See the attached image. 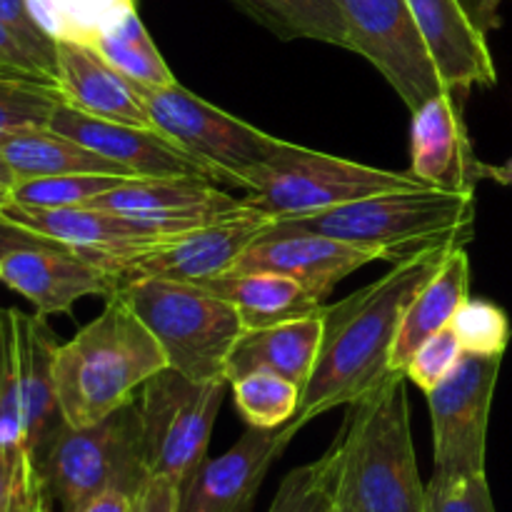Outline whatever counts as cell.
I'll return each instance as SVG.
<instances>
[{"mask_svg":"<svg viewBox=\"0 0 512 512\" xmlns=\"http://www.w3.org/2000/svg\"><path fill=\"white\" fill-rule=\"evenodd\" d=\"M450 250H425L393 263L373 283L323 308V340L300 393V428L338 405H353L393 373V348L410 300L433 278Z\"/></svg>","mask_w":512,"mask_h":512,"instance_id":"cell-1","label":"cell"},{"mask_svg":"<svg viewBox=\"0 0 512 512\" xmlns=\"http://www.w3.org/2000/svg\"><path fill=\"white\" fill-rule=\"evenodd\" d=\"M338 508L343 512H425L410 430L405 373L348 405L338 438Z\"/></svg>","mask_w":512,"mask_h":512,"instance_id":"cell-2","label":"cell"},{"mask_svg":"<svg viewBox=\"0 0 512 512\" xmlns=\"http://www.w3.org/2000/svg\"><path fill=\"white\" fill-rule=\"evenodd\" d=\"M165 368L158 340L118 293L110 295L103 313L55 355L60 415L73 428L98 423L135 400L145 380Z\"/></svg>","mask_w":512,"mask_h":512,"instance_id":"cell-3","label":"cell"},{"mask_svg":"<svg viewBox=\"0 0 512 512\" xmlns=\"http://www.w3.org/2000/svg\"><path fill=\"white\" fill-rule=\"evenodd\" d=\"M273 225L328 235L398 263L425 250L465 248L475 233V190H393Z\"/></svg>","mask_w":512,"mask_h":512,"instance_id":"cell-4","label":"cell"},{"mask_svg":"<svg viewBox=\"0 0 512 512\" xmlns=\"http://www.w3.org/2000/svg\"><path fill=\"white\" fill-rule=\"evenodd\" d=\"M33 460L50 505H58L60 512H75L110 490L138 500L153 478L145 460L138 400L93 425L63 423Z\"/></svg>","mask_w":512,"mask_h":512,"instance_id":"cell-5","label":"cell"},{"mask_svg":"<svg viewBox=\"0 0 512 512\" xmlns=\"http://www.w3.org/2000/svg\"><path fill=\"white\" fill-rule=\"evenodd\" d=\"M158 340L168 368L193 380H228L225 368L245 333L238 310L198 283L145 278L118 288Z\"/></svg>","mask_w":512,"mask_h":512,"instance_id":"cell-6","label":"cell"},{"mask_svg":"<svg viewBox=\"0 0 512 512\" xmlns=\"http://www.w3.org/2000/svg\"><path fill=\"white\" fill-rule=\"evenodd\" d=\"M408 188H423L410 170L398 173L373 168L285 140L255 175L253 188L243 195V205L273 220L305 218L370 195Z\"/></svg>","mask_w":512,"mask_h":512,"instance_id":"cell-7","label":"cell"},{"mask_svg":"<svg viewBox=\"0 0 512 512\" xmlns=\"http://www.w3.org/2000/svg\"><path fill=\"white\" fill-rule=\"evenodd\" d=\"M135 88L153 118L155 130H160L195 160L208 165L220 185L248 193L255 175L285 143L283 138H275L215 108L213 103L190 93L180 83L135 85Z\"/></svg>","mask_w":512,"mask_h":512,"instance_id":"cell-8","label":"cell"},{"mask_svg":"<svg viewBox=\"0 0 512 512\" xmlns=\"http://www.w3.org/2000/svg\"><path fill=\"white\" fill-rule=\"evenodd\" d=\"M228 380H193L165 368L138 390L140 430L150 475L183 488L208 458L210 435L223 405Z\"/></svg>","mask_w":512,"mask_h":512,"instance_id":"cell-9","label":"cell"},{"mask_svg":"<svg viewBox=\"0 0 512 512\" xmlns=\"http://www.w3.org/2000/svg\"><path fill=\"white\" fill-rule=\"evenodd\" d=\"M338 5L348 50L363 55L388 80L410 113L448 90L408 0H338Z\"/></svg>","mask_w":512,"mask_h":512,"instance_id":"cell-10","label":"cell"},{"mask_svg":"<svg viewBox=\"0 0 512 512\" xmlns=\"http://www.w3.org/2000/svg\"><path fill=\"white\" fill-rule=\"evenodd\" d=\"M503 355H463L458 368L428 395L435 473H485L488 423Z\"/></svg>","mask_w":512,"mask_h":512,"instance_id":"cell-11","label":"cell"},{"mask_svg":"<svg viewBox=\"0 0 512 512\" xmlns=\"http://www.w3.org/2000/svg\"><path fill=\"white\" fill-rule=\"evenodd\" d=\"M0 213L23 228L68 245L80 258L90 260L118 285L125 268L173 238L153 233L138 220L100 208H30L10 200Z\"/></svg>","mask_w":512,"mask_h":512,"instance_id":"cell-12","label":"cell"},{"mask_svg":"<svg viewBox=\"0 0 512 512\" xmlns=\"http://www.w3.org/2000/svg\"><path fill=\"white\" fill-rule=\"evenodd\" d=\"M273 223V218L243 205L225 218L213 220L203 228H195L148 250L143 258L123 270L118 288L145 278L180 280V283H205L210 278H218L228 273L243 250Z\"/></svg>","mask_w":512,"mask_h":512,"instance_id":"cell-13","label":"cell"},{"mask_svg":"<svg viewBox=\"0 0 512 512\" xmlns=\"http://www.w3.org/2000/svg\"><path fill=\"white\" fill-rule=\"evenodd\" d=\"M85 208L125 215L153 233L178 238L240 210L243 198L200 178H130L90 200Z\"/></svg>","mask_w":512,"mask_h":512,"instance_id":"cell-14","label":"cell"},{"mask_svg":"<svg viewBox=\"0 0 512 512\" xmlns=\"http://www.w3.org/2000/svg\"><path fill=\"white\" fill-rule=\"evenodd\" d=\"M300 430L298 423L278 430H245L233 448L218 458H205L190 475L180 488L178 512H253L265 475Z\"/></svg>","mask_w":512,"mask_h":512,"instance_id":"cell-15","label":"cell"},{"mask_svg":"<svg viewBox=\"0 0 512 512\" xmlns=\"http://www.w3.org/2000/svg\"><path fill=\"white\" fill-rule=\"evenodd\" d=\"M378 253L343 243L308 230H283L270 225L263 235L243 250L228 273H275L328 300L335 285L365 265L375 263Z\"/></svg>","mask_w":512,"mask_h":512,"instance_id":"cell-16","label":"cell"},{"mask_svg":"<svg viewBox=\"0 0 512 512\" xmlns=\"http://www.w3.org/2000/svg\"><path fill=\"white\" fill-rule=\"evenodd\" d=\"M48 128L113 160L133 178H200L218 183L208 165L178 148L160 130L95 118L68 103L55 110Z\"/></svg>","mask_w":512,"mask_h":512,"instance_id":"cell-17","label":"cell"},{"mask_svg":"<svg viewBox=\"0 0 512 512\" xmlns=\"http://www.w3.org/2000/svg\"><path fill=\"white\" fill-rule=\"evenodd\" d=\"M0 280L23 295L40 318L70 315L83 298H105L118 285L70 248H20L0 258Z\"/></svg>","mask_w":512,"mask_h":512,"instance_id":"cell-18","label":"cell"},{"mask_svg":"<svg viewBox=\"0 0 512 512\" xmlns=\"http://www.w3.org/2000/svg\"><path fill=\"white\" fill-rule=\"evenodd\" d=\"M410 173L428 188L443 190H475L483 180V163L475 158L463 105L453 90L435 95L413 113Z\"/></svg>","mask_w":512,"mask_h":512,"instance_id":"cell-19","label":"cell"},{"mask_svg":"<svg viewBox=\"0 0 512 512\" xmlns=\"http://www.w3.org/2000/svg\"><path fill=\"white\" fill-rule=\"evenodd\" d=\"M430 55L453 93L493 88L498 80L483 28L465 0H408Z\"/></svg>","mask_w":512,"mask_h":512,"instance_id":"cell-20","label":"cell"},{"mask_svg":"<svg viewBox=\"0 0 512 512\" xmlns=\"http://www.w3.org/2000/svg\"><path fill=\"white\" fill-rule=\"evenodd\" d=\"M55 80L65 103L80 113L155 130L133 80L115 70L95 45L55 40Z\"/></svg>","mask_w":512,"mask_h":512,"instance_id":"cell-21","label":"cell"},{"mask_svg":"<svg viewBox=\"0 0 512 512\" xmlns=\"http://www.w3.org/2000/svg\"><path fill=\"white\" fill-rule=\"evenodd\" d=\"M13 323L25 418V448L35 458L50 435L65 423L58 408V393H55V355L60 345L50 325L38 313L28 315L13 308Z\"/></svg>","mask_w":512,"mask_h":512,"instance_id":"cell-22","label":"cell"},{"mask_svg":"<svg viewBox=\"0 0 512 512\" xmlns=\"http://www.w3.org/2000/svg\"><path fill=\"white\" fill-rule=\"evenodd\" d=\"M323 340V313L270 328L245 330L228 358V383L248 373H273L305 388Z\"/></svg>","mask_w":512,"mask_h":512,"instance_id":"cell-23","label":"cell"},{"mask_svg":"<svg viewBox=\"0 0 512 512\" xmlns=\"http://www.w3.org/2000/svg\"><path fill=\"white\" fill-rule=\"evenodd\" d=\"M470 298V258L465 248H453L433 278L410 300L393 348V373H405L420 345L443 328H450L460 305Z\"/></svg>","mask_w":512,"mask_h":512,"instance_id":"cell-24","label":"cell"},{"mask_svg":"<svg viewBox=\"0 0 512 512\" xmlns=\"http://www.w3.org/2000/svg\"><path fill=\"white\" fill-rule=\"evenodd\" d=\"M198 285L228 300L238 310L245 330L315 318L328 305L298 280L275 273H225Z\"/></svg>","mask_w":512,"mask_h":512,"instance_id":"cell-25","label":"cell"},{"mask_svg":"<svg viewBox=\"0 0 512 512\" xmlns=\"http://www.w3.org/2000/svg\"><path fill=\"white\" fill-rule=\"evenodd\" d=\"M0 155H3L5 165L10 168L13 185L20 183V180L83 173L133 178L120 165H115L113 160L103 158V155L85 148L78 140L68 138V135L55 133L48 125L45 128L20 130V133L0 138Z\"/></svg>","mask_w":512,"mask_h":512,"instance_id":"cell-26","label":"cell"},{"mask_svg":"<svg viewBox=\"0 0 512 512\" xmlns=\"http://www.w3.org/2000/svg\"><path fill=\"white\" fill-rule=\"evenodd\" d=\"M280 40H318L348 48L338 0H230Z\"/></svg>","mask_w":512,"mask_h":512,"instance_id":"cell-27","label":"cell"},{"mask_svg":"<svg viewBox=\"0 0 512 512\" xmlns=\"http://www.w3.org/2000/svg\"><path fill=\"white\" fill-rule=\"evenodd\" d=\"M93 45L115 70H120L135 85L178 83L173 70L168 68V63L160 55L158 45L150 38L148 28L140 20L138 8L115 20Z\"/></svg>","mask_w":512,"mask_h":512,"instance_id":"cell-28","label":"cell"},{"mask_svg":"<svg viewBox=\"0 0 512 512\" xmlns=\"http://www.w3.org/2000/svg\"><path fill=\"white\" fill-rule=\"evenodd\" d=\"M28 5L50 38L88 45L135 10V0H28Z\"/></svg>","mask_w":512,"mask_h":512,"instance_id":"cell-29","label":"cell"},{"mask_svg":"<svg viewBox=\"0 0 512 512\" xmlns=\"http://www.w3.org/2000/svg\"><path fill=\"white\" fill-rule=\"evenodd\" d=\"M235 408L248 428L278 430L295 420L303 388L273 373H248L230 383Z\"/></svg>","mask_w":512,"mask_h":512,"instance_id":"cell-30","label":"cell"},{"mask_svg":"<svg viewBox=\"0 0 512 512\" xmlns=\"http://www.w3.org/2000/svg\"><path fill=\"white\" fill-rule=\"evenodd\" d=\"M63 103V90L55 83L0 73V138L45 128Z\"/></svg>","mask_w":512,"mask_h":512,"instance_id":"cell-31","label":"cell"},{"mask_svg":"<svg viewBox=\"0 0 512 512\" xmlns=\"http://www.w3.org/2000/svg\"><path fill=\"white\" fill-rule=\"evenodd\" d=\"M268 512H338V450L290 470Z\"/></svg>","mask_w":512,"mask_h":512,"instance_id":"cell-32","label":"cell"},{"mask_svg":"<svg viewBox=\"0 0 512 512\" xmlns=\"http://www.w3.org/2000/svg\"><path fill=\"white\" fill-rule=\"evenodd\" d=\"M123 175H55V178L20 180L13 185V200L30 208H85L90 200L125 183Z\"/></svg>","mask_w":512,"mask_h":512,"instance_id":"cell-33","label":"cell"},{"mask_svg":"<svg viewBox=\"0 0 512 512\" xmlns=\"http://www.w3.org/2000/svg\"><path fill=\"white\" fill-rule=\"evenodd\" d=\"M465 355H505L510 343V320L500 305L490 300L468 298L450 323Z\"/></svg>","mask_w":512,"mask_h":512,"instance_id":"cell-34","label":"cell"},{"mask_svg":"<svg viewBox=\"0 0 512 512\" xmlns=\"http://www.w3.org/2000/svg\"><path fill=\"white\" fill-rule=\"evenodd\" d=\"M0 443L10 445V448H25L13 308H0Z\"/></svg>","mask_w":512,"mask_h":512,"instance_id":"cell-35","label":"cell"},{"mask_svg":"<svg viewBox=\"0 0 512 512\" xmlns=\"http://www.w3.org/2000/svg\"><path fill=\"white\" fill-rule=\"evenodd\" d=\"M425 512H495L485 473H433L425 485Z\"/></svg>","mask_w":512,"mask_h":512,"instance_id":"cell-36","label":"cell"},{"mask_svg":"<svg viewBox=\"0 0 512 512\" xmlns=\"http://www.w3.org/2000/svg\"><path fill=\"white\" fill-rule=\"evenodd\" d=\"M463 355L465 350L460 345L458 335L453 333V328H443L433 338L425 340L418 353L410 358L408 368H405V378H408V383L418 385L423 393H430L458 368Z\"/></svg>","mask_w":512,"mask_h":512,"instance_id":"cell-37","label":"cell"},{"mask_svg":"<svg viewBox=\"0 0 512 512\" xmlns=\"http://www.w3.org/2000/svg\"><path fill=\"white\" fill-rule=\"evenodd\" d=\"M0 23L8 30H13V33L23 40L25 48L38 58V63L45 68V73L55 80V40L40 28L33 10H30L28 0H0ZM55 83H58V80H55Z\"/></svg>","mask_w":512,"mask_h":512,"instance_id":"cell-38","label":"cell"},{"mask_svg":"<svg viewBox=\"0 0 512 512\" xmlns=\"http://www.w3.org/2000/svg\"><path fill=\"white\" fill-rule=\"evenodd\" d=\"M0 68L8 70V73L28 75V78H40L48 80V83H55V80L45 73L43 65L38 63V58L25 48L23 40H20L13 30L5 28L3 23H0Z\"/></svg>","mask_w":512,"mask_h":512,"instance_id":"cell-39","label":"cell"},{"mask_svg":"<svg viewBox=\"0 0 512 512\" xmlns=\"http://www.w3.org/2000/svg\"><path fill=\"white\" fill-rule=\"evenodd\" d=\"M180 488L170 478L153 475L135 500V512H178Z\"/></svg>","mask_w":512,"mask_h":512,"instance_id":"cell-40","label":"cell"},{"mask_svg":"<svg viewBox=\"0 0 512 512\" xmlns=\"http://www.w3.org/2000/svg\"><path fill=\"white\" fill-rule=\"evenodd\" d=\"M20 248H68V245L58 243L48 235L35 233L30 228H23V225L13 223V220L0 213V258Z\"/></svg>","mask_w":512,"mask_h":512,"instance_id":"cell-41","label":"cell"},{"mask_svg":"<svg viewBox=\"0 0 512 512\" xmlns=\"http://www.w3.org/2000/svg\"><path fill=\"white\" fill-rule=\"evenodd\" d=\"M23 448H10L0 443V512H10L13 503L15 468H18V455Z\"/></svg>","mask_w":512,"mask_h":512,"instance_id":"cell-42","label":"cell"},{"mask_svg":"<svg viewBox=\"0 0 512 512\" xmlns=\"http://www.w3.org/2000/svg\"><path fill=\"white\" fill-rule=\"evenodd\" d=\"M75 512H135V500L120 490H110V493H103L80 505Z\"/></svg>","mask_w":512,"mask_h":512,"instance_id":"cell-43","label":"cell"},{"mask_svg":"<svg viewBox=\"0 0 512 512\" xmlns=\"http://www.w3.org/2000/svg\"><path fill=\"white\" fill-rule=\"evenodd\" d=\"M465 3H468L475 23L483 28L485 35L490 30L500 28V5H503V0H465Z\"/></svg>","mask_w":512,"mask_h":512,"instance_id":"cell-44","label":"cell"},{"mask_svg":"<svg viewBox=\"0 0 512 512\" xmlns=\"http://www.w3.org/2000/svg\"><path fill=\"white\" fill-rule=\"evenodd\" d=\"M483 178L495 180L500 185H510L512 188V158L505 160L500 165H485L483 163Z\"/></svg>","mask_w":512,"mask_h":512,"instance_id":"cell-45","label":"cell"},{"mask_svg":"<svg viewBox=\"0 0 512 512\" xmlns=\"http://www.w3.org/2000/svg\"><path fill=\"white\" fill-rule=\"evenodd\" d=\"M10 200H13V185L0 180V210H3Z\"/></svg>","mask_w":512,"mask_h":512,"instance_id":"cell-46","label":"cell"},{"mask_svg":"<svg viewBox=\"0 0 512 512\" xmlns=\"http://www.w3.org/2000/svg\"><path fill=\"white\" fill-rule=\"evenodd\" d=\"M0 180H5V183L13 185V175H10V168H8V165H5L3 155H0Z\"/></svg>","mask_w":512,"mask_h":512,"instance_id":"cell-47","label":"cell"},{"mask_svg":"<svg viewBox=\"0 0 512 512\" xmlns=\"http://www.w3.org/2000/svg\"><path fill=\"white\" fill-rule=\"evenodd\" d=\"M0 73H8V70H3V68H0ZM8 75H18V73H8ZM25 78H28V75H25ZM40 80V78H38Z\"/></svg>","mask_w":512,"mask_h":512,"instance_id":"cell-48","label":"cell"},{"mask_svg":"<svg viewBox=\"0 0 512 512\" xmlns=\"http://www.w3.org/2000/svg\"><path fill=\"white\" fill-rule=\"evenodd\" d=\"M338 512H343V510H340V508H338Z\"/></svg>","mask_w":512,"mask_h":512,"instance_id":"cell-49","label":"cell"},{"mask_svg":"<svg viewBox=\"0 0 512 512\" xmlns=\"http://www.w3.org/2000/svg\"><path fill=\"white\" fill-rule=\"evenodd\" d=\"M0 283H3V280H0Z\"/></svg>","mask_w":512,"mask_h":512,"instance_id":"cell-50","label":"cell"}]
</instances>
